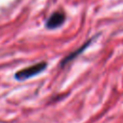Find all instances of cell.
Segmentation results:
<instances>
[{"label":"cell","instance_id":"6da1fadb","mask_svg":"<svg viewBox=\"0 0 123 123\" xmlns=\"http://www.w3.org/2000/svg\"><path fill=\"white\" fill-rule=\"evenodd\" d=\"M47 64L45 62H40L37 63H35L31 66L25 67L19 71H17L14 75V78L17 81H25L27 79L33 78L35 76H37V74L41 73L45 68H46Z\"/></svg>","mask_w":123,"mask_h":123},{"label":"cell","instance_id":"7a4b0ae2","mask_svg":"<svg viewBox=\"0 0 123 123\" xmlns=\"http://www.w3.org/2000/svg\"><path fill=\"white\" fill-rule=\"evenodd\" d=\"M65 20V14L62 12H56L53 14L50 15V17L47 19L46 27L48 29H55L60 27L63 24Z\"/></svg>","mask_w":123,"mask_h":123}]
</instances>
